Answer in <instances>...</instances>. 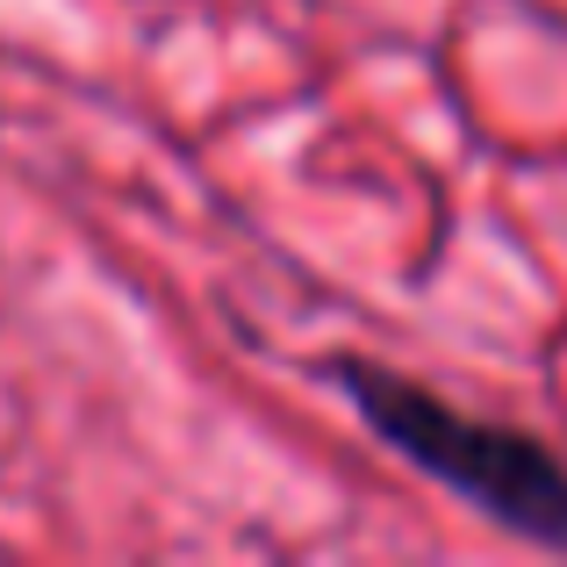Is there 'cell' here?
<instances>
[{"label": "cell", "mask_w": 567, "mask_h": 567, "mask_svg": "<svg viewBox=\"0 0 567 567\" xmlns=\"http://www.w3.org/2000/svg\"><path fill=\"white\" fill-rule=\"evenodd\" d=\"M346 381L360 395V410L416 467H431L445 488H460L467 503H482L488 517H503L525 539L567 546V467L560 460H546L532 439H511L496 424H474V416L445 410L424 388H402L388 374H367V367H352Z\"/></svg>", "instance_id": "1"}]
</instances>
